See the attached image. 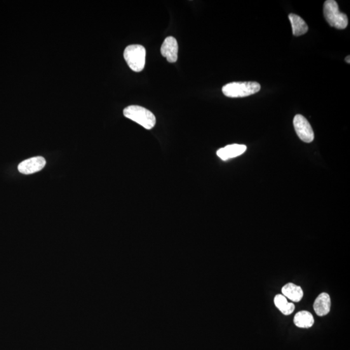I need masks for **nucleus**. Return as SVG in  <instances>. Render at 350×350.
<instances>
[{
	"label": "nucleus",
	"mask_w": 350,
	"mask_h": 350,
	"mask_svg": "<svg viewBox=\"0 0 350 350\" xmlns=\"http://www.w3.org/2000/svg\"><path fill=\"white\" fill-rule=\"evenodd\" d=\"M277 308L285 315H289L295 311V306L293 303H289L285 297L282 295H277L274 300Z\"/></svg>",
	"instance_id": "ddd939ff"
},
{
	"label": "nucleus",
	"mask_w": 350,
	"mask_h": 350,
	"mask_svg": "<svg viewBox=\"0 0 350 350\" xmlns=\"http://www.w3.org/2000/svg\"><path fill=\"white\" fill-rule=\"evenodd\" d=\"M281 292L284 297H288L289 299L295 302H300L304 295L301 287L292 283H289L284 285Z\"/></svg>",
	"instance_id": "9b49d317"
},
{
	"label": "nucleus",
	"mask_w": 350,
	"mask_h": 350,
	"mask_svg": "<svg viewBox=\"0 0 350 350\" xmlns=\"http://www.w3.org/2000/svg\"><path fill=\"white\" fill-rule=\"evenodd\" d=\"M313 308L317 315L323 316L328 314L331 309V298L326 293H321L314 302Z\"/></svg>",
	"instance_id": "1a4fd4ad"
},
{
	"label": "nucleus",
	"mask_w": 350,
	"mask_h": 350,
	"mask_svg": "<svg viewBox=\"0 0 350 350\" xmlns=\"http://www.w3.org/2000/svg\"><path fill=\"white\" fill-rule=\"evenodd\" d=\"M324 15L331 27L338 29H346L348 19L346 14L340 12L339 6L334 0H327L324 4Z\"/></svg>",
	"instance_id": "7ed1b4c3"
},
{
	"label": "nucleus",
	"mask_w": 350,
	"mask_h": 350,
	"mask_svg": "<svg viewBox=\"0 0 350 350\" xmlns=\"http://www.w3.org/2000/svg\"><path fill=\"white\" fill-rule=\"evenodd\" d=\"M294 128L298 137L303 142L311 143L313 141L314 135L311 124L302 115H296L293 120Z\"/></svg>",
	"instance_id": "39448f33"
},
{
	"label": "nucleus",
	"mask_w": 350,
	"mask_h": 350,
	"mask_svg": "<svg viewBox=\"0 0 350 350\" xmlns=\"http://www.w3.org/2000/svg\"><path fill=\"white\" fill-rule=\"evenodd\" d=\"M46 164V160L43 157H34L21 162L18 165V170L24 175H30L41 171L45 167Z\"/></svg>",
	"instance_id": "423d86ee"
},
{
	"label": "nucleus",
	"mask_w": 350,
	"mask_h": 350,
	"mask_svg": "<svg viewBox=\"0 0 350 350\" xmlns=\"http://www.w3.org/2000/svg\"><path fill=\"white\" fill-rule=\"evenodd\" d=\"M124 116L150 130L156 124V117L149 110L138 105H131L123 110Z\"/></svg>",
	"instance_id": "f257e3e1"
},
{
	"label": "nucleus",
	"mask_w": 350,
	"mask_h": 350,
	"mask_svg": "<svg viewBox=\"0 0 350 350\" xmlns=\"http://www.w3.org/2000/svg\"><path fill=\"white\" fill-rule=\"evenodd\" d=\"M246 146L245 145H229L218 150L217 154L222 161H227V160L240 156L246 151Z\"/></svg>",
	"instance_id": "6e6552de"
},
{
	"label": "nucleus",
	"mask_w": 350,
	"mask_h": 350,
	"mask_svg": "<svg viewBox=\"0 0 350 350\" xmlns=\"http://www.w3.org/2000/svg\"><path fill=\"white\" fill-rule=\"evenodd\" d=\"M178 46L177 40L173 37H168L164 41L161 47V53L169 62H177Z\"/></svg>",
	"instance_id": "0eeeda50"
},
{
	"label": "nucleus",
	"mask_w": 350,
	"mask_h": 350,
	"mask_svg": "<svg viewBox=\"0 0 350 350\" xmlns=\"http://www.w3.org/2000/svg\"><path fill=\"white\" fill-rule=\"evenodd\" d=\"M289 18L292 25L293 34L294 36L299 37L306 34L308 31V26L306 22L300 16L291 13Z\"/></svg>",
	"instance_id": "9d476101"
},
{
	"label": "nucleus",
	"mask_w": 350,
	"mask_h": 350,
	"mask_svg": "<svg viewBox=\"0 0 350 350\" xmlns=\"http://www.w3.org/2000/svg\"><path fill=\"white\" fill-rule=\"evenodd\" d=\"M261 85L257 82H234L222 87V92L227 97L245 98L254 94L260 90Z\"/></svg>",
	"instance_id": "f03ea898"
},
{
	"label": "nucleus",
	"mask_w": 350,
	"mask_h": 350,
	"mask_svg": "<svg viewBox=\"0 0 350 350\" xmlns=\"http://www.w3.org/2000/svg\"><path fill=\"white\" fill-rule=\"evenodd\" d=\"M294 323L298 328H309L313 325L314 318L311 312L302 311L295 314Z\"/></svg>",
	"instance_id": "f8f14e48"
},
{
	"label": "nucleus",
	"mask_w": 350,
	"mask_h": 350,
	"mask_svg": "<svg viewBox=\"0 0 350 350\" xmlns=\"http://www.w3.org/2000/svg\"><path fill=\"white\" fill-rule=\"evenodd\" d=\"M349 58H350V56L348 55V56H347V57H346V58H345V60H346V62L347 63H348V64H349V63H350Z\"/></svg>",
	"instance_id": "4468645a"
},
{
	"label": "nucleus",
	"mask_w": 350,
	"mask_h": 350,
	"mask_svg": "<svg viewBox=\"0 0 350 350\" xmlns=\"http://www.w3.org/2000/svg\"><path fill=\"white\" fill-rule=\"evenodd\" d=\"M124 58L126 63L134 72H142L145 65L146 50L144 47L138 44L130 45L124 49Z\"/></svg>",
	"instance_id": "20e7f679"
}]
</instances>
